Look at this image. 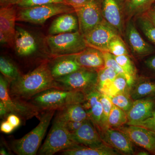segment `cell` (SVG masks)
Masks as SVG:
<instances>
[{
    "label": "cell",
    "mask_w": 155,
    "mask_h": 155,
    "mask_svg": "<svg viewBox=\"0 0 155 155\" xmlns=\"http://www.w3.org/2000/svg\"><path fill=\"white\" fill-rule=\"evenodd\" d=\"M52 88L59 87L51 73L49 65L43 63L11 82L9 91L12 97L28 101L39 93Z\"/></svg>",
    "instance_id": "6da1fadb"
},
{
    "label": "cell",
    "mask_w": 155,
    "mask_h": 155,
    "mask_svg": "<svg viewBox=\"0 0 155 155\" xmlns=\"http://www.w3.org/2000/svg\"><path fill=\"white\" fill-rule=\"evenodd\" d=\"M85 98L86 95L81 92L52 88L39 93L28 101L42 112L58 111L72 104H82Z\"/></svg>",
    "instance_id": "7a4b0ae2"
},
{
    "label": "cell",
    "mask_w": 155,
    "mask_h": 155,
    "mask_svg": "<svg viewBox=\"0 0 155 155\" xmlns=\"http://www.w3.org/2000/svg\"><path fill=\"white\" fill-rule=\"evenodd\" d=\"M56 111H43L40 116L39 122L36 127L22 138L11 142L12 150L18 155H36Z\"/></svg>",
    "instance_id": "3957f363"
},
{
    "label": "cell",
    "mask_w": 155,
    "mask_h": 155,
    "mask_svg": "<svg viewBox=\"0 0 155 155\" xmlns=\"http://www.w3.org/2000/svg\"><path fill=\"white\" fill-rule=\"evenodd\" d=\"M78 144L67 130L65 122L55 117L52 126L43 144L38 150V155H52Z\"/></svg>",
    "instance_id": "277c9868"
},
{
    "label": "cell",
    "mask_w": 155,
    "mask_h": 155,
    "mask_svg": "<svg viewBox=\"0 0 155 155\" xmlns=\"http://www.w3.org/2000/svg\"><path fill=\"white\" fill-rule=\"evenodd\" d=\"M47 41L51 54L55 56L75 54L87 47L84 36L79 31L51 35Z\"/></svg>",
    "instance_id": "5b68a950"
},
{
    "label": "cell",
    "mask_w": 155,
    "mask_h": 155,
    "mask_svg": "<svg viewBox=\"0 0 155 155\" xmlns=\"http://www.w3.org/2000/svg\"><path fill=\"white\" fill-rule=\"evenodd\" d=\"M97 79L98 71L82 68L55 80L59 88L81 92L86 95L97 89Z\"/></svg>",
    "instance_id": "8992f818"
},
{
    "label": "cell",
    "mask_w": 155,
    "mask_h": 155,
    "mask_svg": "<svg viewBox=\"0 0 155 155\" xmlns=\"http://www.w3.org/2000/svg\"><path fill=\"white\" fill-rule=\"evenodd\" d=\"M73 11V7L64 3L22 8L17 13V21L42 24L51 17Z\"/></svg>",
    "instance_id": "52a82bcc"
},
{
    "label": "cell",
    "mask_w": 155,
    "mask_h": 155,
    "mask_svg": "<svg viewBox=\"0 0 155 155\" xmlns=\"http://www.w3.org/2000/svg\"><path fill=\"white\" fill-rule=\"evenodd\" d=\"M10 83L2 75L0 76V101L5 104L9 114H16L23 120L40 117V111L30 102L11 96Z\"/></svg>",
    "instance_id": "ba28073f"
},
{
    "label": "cell",
    "mask_w": 155,
    "mask_h": 155,
    "mask_svg": "<svg viewBox=\"0 0 155 155\" xmlns=\"http://www.w3.org/2000/svg\"><path fill=\"white\" fill-rule=\"evenodd\" d=\"M74 8L78 19L79 31L84 36L104 19L101 0H89Z\"/></svg>",
    "instance_id": "9c48e42d"
},
{
    "label": "cell",
    "mask_w": 155,
    "mask_h": 155,
    "mask_svg": "<svg viewBox=\"0 0 155 155\" xmlns=\"http://www.w3.org/2000/svg\"><path fill=\"white\" fill-rule=\"evenodd\" d=\"M124 35L132 54L136 58H143L155 54V46L143 38L132 19L125 25Z\"/></svg>",
    "instance_id": "30bf717a"
},
{
    "label": "cell",
    "mask_w": 155,
    "mask_h": 155,
    "mask_svg": "<svg viewBox=\"0 0 155 155\" xmlns=\"http://www.w3.org/2000/svg\"><path fill=\"white\" fill-rule=\"evenodd\" d=\"M119 32L104 19L84 35L88 47L107 51L108 45Z\"/></svg>",
    "instance_id": "8fae6325"
},
{
    "label": "cell",
    "mask_w": 155,
    "mask_h": 155,
    "mask_svg": "<svg viewBox=\"0 0 155 155\" xmlns=\"http://www.w3.org/2000/svg\"><path fill=\"white\" fill-rule=\"evenodd\" d=\"M103 141L119 153L125 155H134V143L123 131L107 127L98 131Z\"/></svg>",
    "instance_id": "7c38bea8"
},
{
    "label": "cell",
    "mask_w": 155,
    "mask_h": 155,
    "mask_svg": "<svg viewBox=\"0 0 155 155\" xmlns=\"http://www.w3.org/2000/svg\"><path fill=\"white\" fill-rule=\"evenodd\" d=\"M116 129L127 134L134 144L155 155V135L150 130L141 126L128 125Z\"/></svg>",
    "instance_id": "4fadbf2b"
},
{
    "label": "cell",
    "mask_w": 155,
    "mask_h": 155,
    "mask_svg": "<svg viewBox=\"0 0 155 155\" xmlns=\"http://www.w3.org/2000/svg\"><path fill=\"white\" fill-rule=\"evenodd\" d=\"M155 113V97L136 100L127 112L126 125H136L152 116Z\"/></svg>",
    "instance_id": "5bb4252c"
},
{
    "label": "cell",
    "mask_w": 155,
    "mask_h": 155,
    "mask_svg": "<svg viewBox=\"0 0 155 155\" xmlns=\"http://www.w3.org/2000/svg\"><path fill=\"white\" fill-rule=\"evenodd\" d=\"M103 18L122 35L125 30L124 14L118 0H101Z\"/></svg>",
    "instance_id": "9a60e30c"
},
{
    "label": "cell",
    "mask_w": 155,
    "mask_h": 155,
    "mask_svg": "<svg viewBox=\"0 0 155 155\" xmlns=\"http://www.w3.org/2000/svg\"><path fill=\"white\" fill-rule=\"evenodd\" d=\"M72 134L73 139L77 143L84 146L98 147L106 144L89 119L85 120L80 128Z\"/></svg>",
    "instance_id": "2e32d148"
},
{
    "label": "cell",
    "mask_w": 155,
    "mask_h": 155,
    "mask_svg": "<svg viewBox=\"0 0 155 155\" xmlns=\"http://www.w3.org/2000/svg\"><path fill=\"white\" fill-rule=\"evenodd\" d=\"M74 55L82 68L98 71L105 67L103 52L95 48L88 47Z\"/></svg>",
    "instance_id": "e0dca14e"
},
{
    "label": "cell",
    "mask_w": 155,
    "mask_h": 155,
    "mask_svg": "<svg viewBox=\"0 0 155 155\" xmlns=\"http://www.w3.org/2000/svg\"><path fill=\"white\" fill-rule=\"evenodd\" d=\"M14 46L18 55L27 57L32 54L37 49V44L31 34L21 27H16Z\"/></svg>",
    "instance_id": "ac0fdd59"
},
{
    "label": "cell",
    "mask_w": 155,
    "mask_h": 155,
    "mask_svg": "<svg viewBox=\"0 0 155 155\" xmlns=\"http://www.w3.org/2000/svg\"><path fill=\"white\" fill-rule=\"evenodd\" d=\"M129 94L133 101L155 97V78L142 75L137 77L130 87Z\"/></svg>",
    "instance_id": "d6986e66"
},
{
    "label": "cell",
    "mask_w": 155,
    "mask_h": 155,
    "mask_svg": "<svg viewBox=\"0 0 155 155\" xmlns=\"http://www.w3.org/2000/svg\"><path fill=\"white\" fill-rule=\"evenodd\" d=\"M49 67L54 79L69 75L82 68L75 60L74 54L61 56Z\"/></svg>",
    "instance_id": "ffe728a7"
},
{
    "label": "cell",
    "mask_w": 155,
    "mask_h": 155,
    "mask_svg": "<svg viewBox=\"0 0 155 155\" xmlns=\"http://www.w3.org/2000/svg\"><path fill=\"white\" fill-rule=\"evenodd\" d=\"M79 28L78 17L72 13L61 14L53 21L49 32L51 35L75 32Z\"/></svg>",
    "instance_id": "44dd1931"
},
{
    "label": "cell",
    "mask_w": 155,
    "mask_h": 155,
    "mask_svg": "<svg viewBox=\"0 0 155 155\" xmlns=\"http://www.w3.org/2000/svg\"><path fill=\"white\" fill-rule=\"evenodd\" d=\"M13 5L1 7L0 32L5 34L14 42L17 14Z\"/></svg>",
    "instance_id": "7402d4cb"
},
{
    "label": "cell",
    "mask_w": 155,
    "mask_h": 155,
    "mask_svg": "<svg viewBox=\"0 0 155 155\" xmlns=\"http://www.w3.org/2000/svg\"><path fill=\"white\" fill-rule=\"evenodd\" d=\"M64 155H117L118 151L107 144L98 147H87L81 145L69 148L61 152Z\"/></svg>",
    "instance_id": "603a6c76"
},
{
    "label": "cell",
    "mask_w": 155,
    "mask_h": 155,
    "mask_svg": "<svg viewBox=\"0 0 155 155\" xmlns=\"http://www.w3.org/2000/svg\"><path fill=\"white\" fill-rule=\"evenodd\" d=\"M55 118L65 122H83L88 119V116L82 104H75L58 110Z\"/></svg>",
    "instance_id": "cb8c5ba5"
},
{
    "label": "cell",
    "mask_w": 155,
    "mask_h": 155,
    "mask_svg": "<svg viewBox=\"0 0 155 155\" xmlns=\"http://www.w3.org/2000/svg\"><path fill=\"white\" fill-rule=\"evenodd\" d=\"M155 0H127L125 12L129 19L144 13Z\"/></svg>",
    "instance_id": "d4e9b609"
},
{
    "label": "cell",
    "mask_w": 155,
    "mask_h": 155,
    "mask_svg": "<svg viewBox=\"0 0 155 155\" xmlns=\"http://www.w3.org/2000/svg\"><path fill=\"white\" fill-rule=\"evenodd\" d=\"M0 71L10 84L22 75L15 64L8 58L3 56L0 58Z\"/></svg>",
    "instance_id": "484cf974"
},
{
    "label": "cell",
    "mask_w": 155,
    "mask_h": 155,
    "mask_svg": "<svg viewBox=\"0 0 155 155\" xmlns=\"http://www.w3.org/2000/svg\"><path fill=\"white\" fill-rule=\"evenodd\" d=\"M129 89L130 87L126 78L122 75H118L114 81L103 89L101 93L108 96H111L120 93L129 91Z\"/></svg>",
    "instance_id": "4316f807"
},
{
    "label": "cell",
    "mask_w": 155,
    "mask_h": 155,
    "mask_svg": "<svg viewBox=\"0 0 155 155\" xmlns=\"http://www.w3.org/2000/svg\"><path fill=\"white\" fill-rule=\"evenodd\" d=\"M127 122V113L114 105L108 118V127L117 129L126 125Z\"/></svg>",
    "instance_id": "83f0119b"
},
{
    "label": "cell",
    "mask_w": 155,
    "mask_h": 155,
    "mask_svg": "<svg viewBox=\"0 0 155 155\" xmlns=\"http://www.w3.org/2000/svg\"><path fill=\"white\" fill-rule=\"evenodd\" d=\"M136 22L146 37L155 46V25L144 14L137 16Z\"/></svg>",
    "instance_id": "f1b7e54d"
},
{
    "label": "cell",
    "mask_w": 155,
    "mask_h": 155,
    "mask_svg": "<svg viewBox=\"0 0 155 155\" xmlns=\"http://www.w3.org/2000/svg\"><path fill=\"white\" fill-rule=\"evenodd\" d=\"M119 75L110 67H104L98 71L97 83V89L101 91L109 84Z\"/></svg>",
    "instance_id": "f546056e"
},
{
    "label": "cell",
    "mask_w": 155,
    "mask_h": 155,
    "mask_svg": "<svg viewBox=\"0 0 155 155\" xmlns=\"http://www.w3.org/2000/svg\"><path fill=\"white\" fill-rule=\"evenodd\" d=\"M108 97L114 105L122 109L126 113L130 110L134 102L130 97L129 91L120 93Z\"/></svg>",
    "instance_id": "4dcf8cb0"
},
{
    "label": "cell",
    "mask_w": 155,
    "mask_h": 155,
    "mask_svg": "<svg viewBox=\"0 0 155 155\" xmlns=\"http://www.w3.org/2000/svg\"><path fill=\"white\" fill-rule=\"evenodd\" d=\"M114 57L116 62L122 67L125 73L134 81L137 77V71L134 63L129 56L128 55H123L119 56L114 55Z\"/></svg>",
    "instance_id": "1f68e13d"
},
{
    "label": "cell",
    "mask_w": 155,
    "mask_h": 155,
    "mask_svg": "<svg viewBox=\"0 0 155 155\" xmlns=\"http://www.w3.org/2000/svg\"><path fill=\"white\" fill-rule=\"evenodd\" d=\"M105 62V67H110L114 69L119 75L124 76L127 79L129 87L133 84L134 81L125 73L122 67L116 62L114 55L108 52L102 51Z\"/></svg>",
    "instance_id": "d6a6232c"
},
{
    "label": "cell",
    "mask_w": 155,
    "mask_h": 155,
    "mask_svg": "<svg viewBox=\"0 0 155 155\" xmlns=\"http://www.w3.org/2000/svg\"><path fill=\"white\" fill-rule=\"evenodd\" d=\"M113 55L119 56L128 55L129 52L126 45L119 35L113 38L108 45L107 51Z\"/></svg>",
    "instance_id": "836d02e7"
},
{
    "label": "cell",
    "mask_w": 155,
    "mask_h": 155,
    "mask_svg": "<svg viewBox=\"0 0 155 155\" xmlns=\"http://www.w3.org/2000/svg\"><path fill=\"white\" fill-rule=\"evenodd\" d=\"M100 101L102 105L103 108V115L102 120V127L101 130L108 127V120L109 115L113 107L114 104L111 102L110 98L107 95L101 93Z\"/></svg>",
    "instance_id": "e575fe53"
},
{
    "label": "cell",
    "mask_w": 155,
    "mask_h": 155,
    "mask_svg": "<svg viewBox=\"0 0 155 155\" xmlns=\"http://www.w3.org/2000/svg\"><path fill=\"white\" fill-rule=\"evenodd\" d=\"M142 68L141 75L155 78V54L146 57L143 62Z\"/></svg>",
    "instance_id": "d590c367"
},
{
    "label": "cell",
    "mask_w": 155,
    "mask_h": 155,
    "mask_svg": "<svg viewBox=\"0 0 155 155\" xmlns=\"http://www.w3.org/2000/svg\"><path fill=\"white\" fill-rule=\"evenodd\" d=\"M59 3L67 4L64 0H18L16 5L22 8Z\"/></svg>",
    "instance_id": "8d00e7d4"
},
{
    "label": "cell",
    "mask_w": 155,
    "mask_h": 155,
    "mask_svg": "<svg viewBox=\"0 0 155 155\" xmlns=\"http://www.w3.org/2000/svg\"><path fill=\"white\" fill-rule=\"evenodd\" d=\"M136 126L144 127L155 135V113L152 116L139 123Z\"/></svg>",
    "instance_id": "74e56055"
},
{
    "label": "cell",
    "mask_w": 155,
    "mask_h": 155,
    "mask_svg": "<svg viewBox=\"0 0 155 155\" xmlns=\"http://www.w3.org/2000/svg\"><path fill=\"white\" fill-rule=\"evenodd\" d=\"M84 121L83 122L70 121V122H65V124H66V126L67 130H69L70 133L72 134L80 128Z\"/></svg>",
    "instance_id": "f35d334b"
},
{
    "label": "cell",
    "mask_w": 155,
    "mask_h": 155,
    "mask_svg": "<svg viewBox=\"0 0 155 155\" xmlns=\"http://www.w3.org/2000/svg\"><path fill=\"white\" fill-rule=\"evenodd\" d=\"M6 119L15 128L19 127L21 124V118L16 114H9Z\"/></svg>",
    "instance_id": "ab89813d"
},
{
    "label": "cell",
    "mask_w": 155,
    "mask_h": 155,
    "mask_svg": "<svg viewBox=\"0 0 155 155\" xmlns=\"http://www.w3.org/2000/svg\"><path fill=\"white\" fill-rule=\"evenodd\" d=\"M15 127L7 120L3 121L1 123L0 130L1 132L5 134H10L14 131Z\"/></svg>",
    "instance_id": "60d3db41"
},
{
    "label": "cell",
    "mask_w": 155,
    "mask_h": 155,
    "mask_svg": "<svg viewBox=\"0 0 155 155\" xmlns=\"http://www.w3.org/2000/svg\"><path fill=\"white\" fill-rule=\"evenodd\" d=\"M66 3L73 8L82 5L89 0H64Z\"/></svg>",
    "instance_id": "b9f144b4"
},
{
    "label": "cell",
    "mask_w": 155,
    "mask_h": 155,
    "mask_svg": "<svg viewBox=\"0 0 155 155\" xmlns=\"http://www.w3.org/2000/svg\"><path fill=\"white\" fill-rule=\"evenodd\" d=\"M9 113L8 109L3 102L0 101V116L1 119H6Z\"/></svg>",
    "instance_id": "7bdbcfd3"
},
{
    "label": "cell",
    "mask_w": 155,
    "mask_h": 155,
    "mask_svg": "<svg viewBox=\"0 0 155 155\" xmlns=\"http://www.w3.org/2000/svg\"><path fill=\"white\" fill-rule=\"evenodd\" d=\"M155 25V10L150 8L143 13Z\"/></svg>",
    "instance_id": "ee69618b"
},
{
    "label": "cell",
    "mask_w": 155,
    "mask_h": 155,
    "mask_svg": "<svg viewBox=\"0 0 155 155\" xmlns=\"http://www.w3.org/2000/svg\"><path fill=\"white\" fill-rule=\"evenodd\" d=\"M18 0H0L1 7H5L17 4Z\"/></svg>",
    "instance_id": "f6af8a7d"
},
{
    "label": "cell",
    "mask_w": 155,
    "mask_h": 155,
    "mask_svg": "<svg viewBox=\"0 0 155 155\" xmlns=\"http://www.w3.org/2000/svg\"><path fill=\"white\" fill-rule=\"evenodd\" d=\"M150 153L146 150H142L139 152L137 153L136 154L138 155H150Z\"/></svg>",
    "instance_id": "bcb514c9"
},
{
    "label": "cell",
    "mask_w": 155,
    "mask_h": 155,
    "mask_svg": "<svg viewBox=\"0 0 155 155\" xmlns=\"http://www.w3.org/2000/svg\"><path fill=\"white\" fill-rule=\"evenodd\" d=\"M8 154L7 153V151L5 150L4 148H2V149L1 150V151H0V155H8Z\"/></svg>",
    "instance_id": "7dc6e473"
},
{
    "label": "cell",
    "mask_w": 155,
    "mask_h": 155,
    "mask_svg": "<svg viewBox=\"0 0 155 155\" xmlns=\"http://www.w3.org/2000/svg\"><path fill=\"white\" fill-rule=\"evenodd\" d=\"M152 8L153 9V10H155V4L153 6Z\"/></svg>",
    "instance_id": "c3c4849f"
},
{
    "label": "cell",
    "mask_w": 155,
    "mask_h": 155,
    "mask_svg": "<svg viewBox=\"0 0 155 155\" xmlns=\"http://www.w3.org/2000/svg\"></svg>",
    "instance_id": "681fc988"
}]
</instances>
